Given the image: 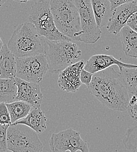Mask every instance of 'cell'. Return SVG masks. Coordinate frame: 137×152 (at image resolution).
Masks as SVG:
<instances>
[{
    "label": "cell",
    "instance_id": "obj_1",
    "mask_svg": "<svg viewBox=\"0 0 137 152\" xmlns=\"http://www.w3.org/2000/svg\"><path fill=\"white\" fill-rule=\"evenodd\" d=\"M87 87L90 93L107 108L114 111H127L129 93L121 73L112 66L94 73Z\"/></svg>",
    "mask_w": 137,
    "mask_h": 152
},
{
    "label": "cell",
    "instance_id": "obj_2",
    "mask_svg": "<svg viewBox=\"0 0 137 152\" xmlns=\"http://www.w3.org/2000/svg\"><path fill=\"white\" fill-rule=\"evenodd\" d=\"M7 45L16 57L46 55L48 49L47 39L39 34L31 22L18 25Z\"/></svg>",
    "mask_w": 137,
    "mask_h": 152
},
{
    "label": "cell",
    "instance_id": "obj_3",
    "mask_svg": "<svg viewBox=\"0 0 137 152\" xmlns=\"http://www.w3.org/2000/svg\"><path fill=\"white\" fill-rule=\"evenodd\" d=\"M49 4L59 31L72 40L80 42L82 31L78 10L74 0H50Z\"/></svg>",
    "mask_w": 137,
    "mask_h": 152
},
{
    "label": "cell",
    "instance_id": "obj_4",
    "mask_svg": "<svg viewBox=\"0 0 137 152\" xmlns=\"http://www.w3.org/2000/svg\"><path fill=\"white\" fill-rule=\"evenodd\" d=\"M46 53L49 71L60 72L68 66L79 61L82 52L78 45L70 40H50L47 39Z\"/></svg>",
    "mask_w": 137,
    "mask_h": 152
},
{
    "label": "cell",
    "instance_id": "obj_5",
    "mask_svg": "<svg viewBox=\"0 0 137 152\" xmlns=\"http://www.w3.org/2000/svg\"><path fill=\"white\" fill-rule=\"evenodd\" d=\"M35 131L23 124H11L7 130L8 150L14 152H40L43 146Z\"/></svg>",
    "mask_w": 137,
    "mask_h": 152
},
{
    "label": "cell",
    "instance_id": "obj_6",
    "mask_svg": "<svg viewBox=\"0 0 137 152\" xmlns=\"http://www.w3.org/2000/svg\"><path fill=\"white\" fill-rule=\"evenodd\" d=\"M29 20L39 34L50 40H70L62 34L57 28L52 14L49 2L38 0L32 7Z\"/></svg>",
    "mask_w": 137,
    "mask_h": 152
},
{
    "label": "cell",
    "instance_id": "obj_7",
    "mask_svg": "<svg viewBox=\"0 0 137 152\" xmlns=\"http://www.w3.org/2000/svg\"><path fill=\"white\" fill-rule=\"evenodd\" d=\"M17 77L23 80L39 83L49 70L46 55L16 57Z\"/></svg>",
    "mask_w": 137,
    "mask_h": 152
},
{
    "label": "cell",
    "instance_id": "obj_8",
    "mask_svg": "<svg viewBox=\"0 0 137 152\" xmlns=\"http://www.w3.org/2000/svg\"><path fill=\"white\" fill-rule=\"evenodd\" d=\"M78 8L82 35L80 42L87 44L96 43L101 37V31L97 24L91 0H74Z\"/></svg>",
    "mask_w": 137,
    "mask_h": 152
},
{
    "label": "cell",
    "instance_id": "obj_9",
    "mask_svg": "<svg viewBox=\"0 0 137 152\" xmlns=\"http://www.w3.org/2000/svg\"><path fill=\"white\" fill-rule=\"evenodd\" d=\"M49 146L54 152H89V146L80 133L72 129H67L58 133H53L50 139Z\"/></svg>",
    "mask_w": 137,
    "mask_h": 152
},
{
    "label": "cell",
    "instance_id": "obj_10",
    "mask_svg": "<svg viewBox=\"0 0 137 152\" xmlns=\"http://www.w3.org/2000/svg\"><path fill=\"white\" fill-rule=\"evenodd\" d=\"M85 64L83 60H79L61 71L58 80L59 87L67 93H75L78 91L82 84L80 73Z\"/></svg>",
    "mask_w": 137,
    "mask_h": 152
},
{
    "label": "cell",
    "instance_id": "obj_11",
    "mask_svg": "<svg viewBox=\"0 0 137 152\" xmlns=\"http://www.w3.org/2000/svg\"><path fill=\"white\" fill-rule=\"evenodd\" d=\"M137 12V1H131L122 4L113 11L111 17L106 27L112 34L117 35L122 28L127 25L130 17Z\"/></svg>",
    "mask_w": 137,
    "mask_h": 152
},
{
    "label": "cell",
    "instance_id": "obj_12",
    "mask_svg": "<svg viewBox=\"0 0 137 152\" xmlns=\"http://www.w3.org/2000/svg\"><path fill=\"white\" fill-rule=\"evenodd\" d=\"M18 92L15 101H22L34 107H40L43 94L40 87L37 83L29 82L16 77Z\"/></svg>",
    "mask_w": 137,
    "mask_h": 152
},
{
    "label": "cell",
    "instance_id": "obj_13",
    "mask_svg": "<svg viewBox=\"0 0 137 152\" xmlns=\"http://www.w3.org/2000/svg\"><path fill=\"white\" fill-rule=\"evenodd\" d=\"M114 65H117L119 70L122 68H135L137 64H132L123 63L112 55L100 54L92 56L86 61L84 69L92 73L105 70Z\"/></svg>",
    "mask_w": 137,
    "mask_h": 152
},
{
    "label": "cell",
    "instance_id": "obj_14",
    "mask_svg": "<svg viewBox=\"0 0 137 152\" xmlns=\"http://www.w3.org/2000/svg\"><path fill=\"white\" fill-rule=\"evenodd\" d=\"M17 77V59L13 53L4 45L0 50V78H15Z\"/></svg>",
    "mask_w": 137,
    "mask_h": 152
},
{
    "label": "cell",
    "instance_id": "obj_15",
    "mask_svg": "<svg viewBox=\"0 0 137 152\" xmlns=\"http://www.w3.org/2000/svg\"><path fill=\"white\" fill-rule=\"evenodd\" d=\"M46 122L47 118L40 107H32L26 116L17 121L14 124L25 125L40 134L46 129Z\"/></svg>",
    "mask_w": 137,
    "mask_h": 152
},
{
    "label": "cell",
    "instance_id": "obj_16",
    "mask_svg": "<svg viewBox=\"0 0 137 152\" xmlns=\"http://www.w3.org/2000/svg\"><path fill=\"white\" fill-rule=\"evenodd\" d=\"M120 39L126 56L137 58V33L126 25L122 28Z\"/></svg>",
    "mask_w": 137,
    "mask_h": 152
},
{
    "label": "cell",
    "instance_id": "obj_17",
    "mask_svg": "<svg viewBox=\"0 0 137 152\" xmlns=\"http://www.w3.org/2000/svg\"><path fill=\"white\" fill-rule=\"evenodd\" d=\"M91 2L97 25L100 28L107 26L113 13L109 0H91Z\"/></svg>",
    "mask_w": 137,
    "mask_h": 152
},
{
    "label": "cell",
    "instance_id": "obj_18",
    "mask_svg": "<svg viewBox=\"0 0 137 152\" xmlns=\"http://www.w3.org/2000/svg\"><path fill=\"white\" fill-rule=\"evenodd\" d=\"M18 86L15 78H0V103H10L15 101Z\"/></svg>",
    "mask_w": 137,
    "mask_h": 152
},
{
    "label": "cell",
    "instance_id": "obj_19",
    "mask_svg": "<svg viewBox=\"0 0 137 152\" xmlns=\"http://www.w3.org/2000/svg\"><path fill=\"white\" fill-rule=\"evenodd\" d=\"M5 104L11 116L12 124L26 116L32 107L31 104L22 101H15Z\"/></svg>",
    "mask_w": 137,
    "mask_h": 152
},
{
    "label": "cell",
    "instance_id": "obj_20",
    "mask_svg": "<svg viewBox=\"0 0 137 152\" xmlns=\"http://www.w3.org/2000/svg\"><path fill=\"white\" fill-rule=\"evenodd\" d=\"M127 86L130 97H137V67L122 68L119 70Z\"/></svg>",
    "mask_w": 137,
    "mask_h": 152
},
{
    "label": "cell",
    "instance_id": "obj_21",
    "mask_svg": "<svg viewBox=\"0 0 137 152\" xmlns=\"http://www.w3.org/2000/svg\"><path fill=\"white\" fill-rule=\"evenodd\" d=\"M122 143L127 151L137 152V125L127 129L122 139Z\"/></svg>",
    "mask_w": 137,
    "mask_h": 152
},
{
    "label": "cell",
    "instance_id": "obj_22",
    "mask_svg": "<svg viewBox=\"0 0 137 152\" xmlns=\"http://www.w3.org/2000/svg\"><path fill=\"white\" fill-rule=\"evenodd\" d=\"M10 125L0 124V152H7V130Z\"/></svg>",
    "mask_w": 137,
    "mask_h": 152
},
{
    "label": "cell",
    "instance_id": "obj_23",
    "mask_svg": "<svg viewBox=\"0 0 137 152\" xmlns=\"http://www.w3.org/2000/svg\"><path fill=\"white\" fill-rule=\"evenodd\" d=\"M0 124L10 125L12 124L11 116L5 102L0 103Z\"/></svg>",
    "mask_w": 137,
    "mask_h": 152
},
{
    "label": "cell",
    "instance_id": "obj_24",
    "mask_svg": "<svg viewBox=\"0 0 137 152\" xmlns=\"http://www.w3.org/2000/svg\"><path fill=\"white\" fill-rule=\"evenodd\" d=\"M93 76V73L83 69L80 73V80L82 84H84L88 87L92 80Z\"/></svg>",
    "mask_w": 137,
    "mask_h": 152
},
{
    "label": "cell",
    "instance_id": "obj_25",
    "mask_svg": "<svg viewBox=\"0 0 137 152\" xmlns=\"http://www.w3.org/2000/svg\"><path fill=\"white\" fill-rule=\"evenodd\" d=\"M127 111L130 116L137 122V99L133 104L128 105Z\"/></svg>",
    "mask_w": 137,
    "mask_h": 152
},
{
    "label": "cell",
    "instance_id": "obj_26",
    "mask_svg": "<svg viewBox=\"0 0 137 152\" xmlns=\"http://www.w3.org/2000/svg\"><path fill=\"white\" fill-rule=\"evenodd\" d=\"M127 25L137 33V12L130 17L127 22Z\"/></svg>",
    "mask_w": 137,
    "mask_h": 152
},
{
    "label": "cell",
    "instance_id": "obj_27",
    "mask_svg": "<svg viewBox=\"0 0 137 152\" xmlns=\"http://www.w3.org/2000/svg\"><path fill=\"white\" fill-rule=\"evenodd\" d=\"M133 1H134V0H109L110 4H111V9L113 11L114 10H115L117 7L122 5V4H124Z\"/></svg>",
    "mask_w": 137,
    "mask_h": 152
},
{
    "label": "cell",
    "instance_id": "obj_28",
    "mask_svg": "<svg viewBox=\"0 0 137 152\" xmlns=\"http://www.w3.org/2000/svg\"><path fill=\"white\" fill-rule=\"evenodd\" d=\"M15 1H17L18 2H20V3H26L28 2V1H31V0H14Z\"/></svg>",
    "mask_w": 137,
    "mask_h": 152
},
{
    "label": "cell",
    "instance_id": "obj_29",
    "mask_svg": "<svg viewBox=\"0 0 137 152\" xmlns=\"http://www.w3.org/2000/svg\"><path fill=\"white\" fill-rule=\"evenodd\" d=\"M4 43H3V42H2V39H1V38L0 37V50H1V49L2 48V47L4 46Z\"/></svg>",
    "mask_w": 137,
    "mask_h": 152
},
{
    "label": "cell",
    "instance_id": "obj_30",
    "mask_svg": "<svg viewBox=\"0 0 137 152\" xmlns=\"http://www.w3.org/2000/svg\"><path fill=\"white\" fill-rule=\"evenodd\" d=\"M6 2V0H0V7L2 6L3 4H4Z\"/></svg>",
    "mask_w": 137,
    "mask_h": 152
}]
</instances>
